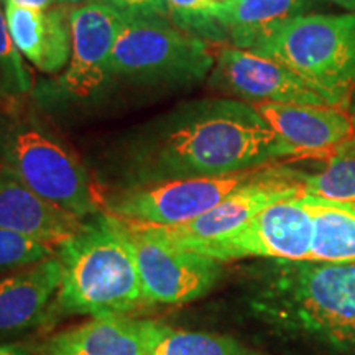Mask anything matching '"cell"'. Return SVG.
Segmentation results:
<instances>
[{
  "label": "cell",
  "instance_id": "6da1fadb",
  "mask_svg": "<svg viewBox=\"0 0 355 355\" xmlns=\"http://www.w3.org/2000/svg\"><path fill=\"white\" fill-rule=\"evenodd\" d=\"M291 155L254 104L199 99L133 132L122 146L119 173L122 186L225 176Z\"/></svg>",
  "mask_w": 355,
  "mask_h": 355
},
{
  "label": "cell",
  "instance_id": "7a4b0ae2",
  "mask_svg": "<svg viewBox=\"0 0 355 355\" xmlns=\"http://www.w3.org/2000/svg\"><path fill=\"white\" fill-rule=\"evenodd\" d=\"M248 308L283 336L355 347V261L273 260L255 275Z\"/></svg>",
  "mask_w": 355,
  "mask_h": 355
},
{
  "label": "cell",
  "instance_id": "3957f363",
  "mask_svg": "<svg viewBox=\"0 0 355 355\" xmlns=\"http://www.w3.org/2000/svg\"><path fill=\"white\" fill-rule=\"evenodd\" d=\"M61 285L53 301L58 316L127 314L144 304L140 275L127 229L117 217L96 214L58 248Z\"/></svg>",
  "mask_w": 355,
  "mask_h": 355
},
{
  "label": "cell",
  "instance_id": "277c9868",
  "mask_svg": "<svg viewBox=\"0 0 355 355\" xmlns=\"http://www.w3.org/2000/svg\"><path fill=\"white\" fill-rule=\"evenodd\" d=\"M250 51L286 66L334 107L349 109L355 89V13L293 17Z\"/></svg>",
  "mask_w": 355,
  "mask_h": 355
},
{
  "label": "cell",
  "instance_id": "5b68a950",
  "mask_svg": "<svg viewBox=\"0 0 355 355\" xmlns=\"http://www.w3.org/2000/svg\"><path fill=\"white\" fill-rule=\"evenodd\" d=\"M0 166L79 219L99 214V201L86 168L63 141L32 119L13 117L0 135Z\"/></svg>",
  "mask_w": 355,
  "mask_h": 355
},
{
  "label": "cell",
  "instance_id": "8992f818",
  "mask_svg": "<svg viewBox=\"0 0 355 355\" xmlns=\"http://www.w3.org/2000/svg\"><path fill=\"white\" fill-rule=\"evenodd\" d=\"M214 68L206 40L168 20H125L110 61V76L150 86L202 81Z\"/></svg>",
  "mask_w": 355,
  "mask_h": 355
},
{
  "label": "cell",
  "instance_id": "52a82bcc",
  "mask_svg": "<svg viewBox=\"0 0 355 355\" xmlns=\"http://www.w3.org/2000/svg\"><path fill=\"white\" fill-rule=\"evenodd\" d=\"M261 168L225 176L188 178L121 186L107 194L105 212L132 224L171 227L207 212L235 189L250 183Z\"/></svg>",
  "mask_w": 355,
  "mask_h": 355
},
{
  "label": "cell",
  "instance_id": "ba28073f",
  "mask_svg": "<svg viewBox=\"0 0 355 355\" xmlns=\"http://www.w3.org/2000/svg\"><path fill=\"white\" fill-rule=\"evenodd\" d=\"M122 224L135 254L144 303L184 304L214 288L222 273L220 261L178 247L145 225Z\"/></svg>",
  "mask_w": 355,
  "mask_h": 355
},
{
  "label": "cell",
  "instance_id": "9c48e42d",
  "mask_svg": "<svg viewBox=\"0 0 355 355\" xmlns=\"http://www.w3.org/2000/svg\"><path fill=\"white\" fill-rule=\"evenodd\" d=\"M313 234V216L304 198L298 196L270 204L225 237L178 247L206 255L220 263L252 257L308 260Z\"/></svg>",
  "mask_w": 355,
  "mask_h": 355
},
{
  "label": "cell",
  "instance_id": "30bf717a",
  "mask_svg": "<svg viewBox=\"0 0 355 355\" xmlns=\"http://www.w3.org/2000/svg\"><path fill=\"white\" fill-rule=\"evenodd\" d=\"M298 196H303L298 173L282 168H266L250 183L235 189L196 219L171 227H145L152 229L159 237L175 245L216 241L242 227L257 212L268 207L270 204Z\"/></svg>",
  "mask_w": 355,
  "mask_h": 355
},
{
  "label": "cell",
  "instance_id": "8fae6325",
  "mask_svg": "<svg viewBox=\"0 0 355 355\" xmlns=\"http://www.w3.org/2000/svg\"><path fill=\"white\" fill-rule=\"evenodd\" d=\"M212 86L250 102L331 105L298 74L270 58L241 48H224L211 76ZM334 107V105H332Z\"/></svg>",
  "mask_w": 355,
  "mask_h": 355
},
{
  "label": "cell",
  "instance_id": "7c38bea8",
  "mask_svg": "<svg viewBox=\"0 0 355 355\" xmlns=\"http://www.w3.org/2000/svg\"><path fill=\"white\" fill-rule=\"evenodd\" d=\"M125 19L104 2L71 8V58L61 87L74 97H89L110 78V61Z\"/></svg>",
  "mask_w": 355,
  "mask_h": 355
},
{
  "label": "cell",
  "instance_id": "4fadbf2b",
  "mask_svg": "<svg viewBox=\"0 0 355 355\" xmlns=\"http://www.w3.org/2000/svg\"><path fill=\"white\" fill-rule=\"evenodd\" d=\"M165 324L112 314L96 316L42 340L37 355H150Z\"/></svg>",
  "mask_w": 355,
  "mask_h": 355
},
{
  "label": "cell",
  "instance_id": "5bb4252c",
  "mask_svg": "<svg viewBox=\"0 0 355 355\" xmlns=\"http://www.w3.org/2000/svg\"><path fill=\"white\" fill-rule=\"evenodd\" d=\"M254 105L296 157L313 158L355 139L354 119L340 107L277 102Z\"/></svg>",
  "mask_w": 355,
  "mask_h": 355
},
{
  "label": "cell",
  "instance_id": "9a60e30c",
  "mask_svg": "<svg viewBox=\"0 0 355 355\" xmlns=\"http://www.w3.org/2000/svg\"><path fill=\"white\" fill-rule=\"evenodd\" d=\"M86 219L61 209L0 166V229L60 248L83 229Z\"/></svg>",
  "mask_w": 355,
  "mask_h": 355
},
{
  "label": "cell",
  "instance_id": "2e32d148",
  "mask_svg": "<svg viewBox=\"0 0 355 355\" xmlns=\"http://www.w3.org/2000/svg\"><path fill=\"white\" fill-rule=\"evenodd\" d=\"M8 33L26 61L44 74L66 68L71 58V10L58 6L35 10L3 3Z\"/></svg>",
  "mask_w": 355,
  "mask_h": 355
},
{
  "label": "cell",
  "instance_id": "e0dca14e",
  "mask_svg": "<svg viewBox=\"0 0 355 355\" xmlns=\"http://www.w3.org/2000/svg\"><path fill=\"white\" fill-rule=\"evenodd\" d=\"M60 285L58 254L0 279V334L25 331L46 318Z\"/></svg>",
  "mask_w": 355,
  "mask_h": 355
},
{
  "label": "cell",
  "instance_id": "ac0fdd59",
  "mask_svg": "<svg viewBox=\"0 0 355 355\" xmlns=\"http://www.w3.org/2000/svg\"><path fill=\"white\" fill-rule=\"evenodd\" d=\"M311 0H229L216 8V20L235 48L248 50L293 17L303 15Z\"/></svg>",
  "mask_w": 355,
  "mask_h": 355
},
{
  "label": "cell",
  "instance_id": "d6986e66",
  "mask_svg": "<svg viewBox=\"0 0 355 355\" xmlns=\"http://www.w3.org/2000/svg\"><path fill=\"white\" fill-rule=\"evenodd\" d=\"M303 198L314 224L308 261H355V202Z\"/></svg>",
  "mask_w": 355,
  "mask_h": 355
},
{
  "label": "cell",
  "instance_id": "ffe728a7",
  "mask_svg": "<svg viewBox=\"0 0 355 355\" xmlns=\"http://www.w3.org/2000/svg\"><path fill=\"white\" fill-rule=\"evenodd\" d=\"M313 158L324 159L326 165L316 173H298L304 196L355 202V139Z\"/></svg>",
  "mask_w": 355,
  "mask_h": 355
},
{
  "label": "cell",
  "instance_id": "44dd1931",
  "mask_svg": "<svg viewBox=\"0 0 355 355\" xmlns=\"http://www.w3.org/2000/svg\"><path fill=\"white\" fill-rule=\"evenodd\" d=\"M32 76L8 33L6 17L0 6V115L19 117L32 92Z\"/></svg>",
  "mask_w": 355,
  "mask_h": 355
},
{
  "label": "cell",
  "instance_id": "7402d4cb",
  "mask_svg": "<svg viewBox=\"0 0 355 355\" xmlns=\"http://www.w3.org/2000/svg\"><path fill=\"white\" fill-rule=\"evenodd\" d=\"M150 355H266L222 334L175 331L166 326Z\"/></svg>",
  "mask_w": 355,
  "mask_h": 355
},
{
  "label": "cell",
  "instance_id": "603a6c76",
  "mask_svg": "<svg viewBox=\"0 0 355 355\" xmlns=\"http://www.w3.org/2000/svg\"><path fill=\"white\" fill-rule=\"evenodd\" d=\"M171 24L193 37L202 40L224 38L225 30L216 20L217 3L211 0H166Z\"/></svg>",
  "mask_w": 355,
  "mask_h": 355
},
{
  "label": "cell",
  "instance_id": "cb8c5ba5",
  "mask_svg": "<svg viewBox=\"0 0 355 355\" xmlns=\"http://www.w3.org/2000/svg\"><path fill=\"white\" fill-rule=\"evenodd\" d=\"M58 254V248L0 229V272L38 263Z\"/></svg>",
  "mask_w": 355,
  "mask_h": 355
},
{
  "label": "cell",
  "instance_id": "d4e9b609",
  "mask_svg": "<svg viewBox=\"0 0 355 355\" xmlns=\"http://www.w3.org/2000/svg\"><path fill=\"white\" fill-rule=\"evenodd\" d=\"M125 20H170L166 0H102Z\"/></svg>",
  "mask_w": 355,
  "mask_h": 355
},
{
  "label": "cell",
  "instance_id": "484cf974",
  "mask_svg": "<svg viewBox=\"0 0 355 355\" xmlns=\"http://www.w3.org/2000/svg\"><path fill=\"white\" fill-rule=\"evenodd\" d=\"M3 3H13V6L25 7V8H35V10H46L58 6V0H0V6Z\"/></svg>",
  "mask_w": 355,
  "mask_h": 355
},
{
  "label": "cell",
  "instance_id": "4316f807",
  "mask_svg": "<svg viewBox=\"0 0 355 355\" xmlns=\"http://www.w3.org/2000/svg\"><path fill=\"white\" fill-rule=\"evenodd\" d=\"M0 355H37V352L24 344H0Z\"/></svg>",
  "mask_w": 355,
  "mask_h": 355
},
{
  "label": "cell",
  "instance_id": "83f0119b",
  "mask_svg": "<svg viewBox=\"0 0 355 355\" xmlns=\"http://www.w3.org/2000/svg\"><path fill=\"white\" fill-rule=\"evenodd\" d=\"M331 2L336 3V6L345 8V10L355 12V0H331Z\"/></svg>",
  "mask_w": 355,
  "mask_h": 355
},
{
  "label": "cell",
  "instance_id": "f1b7e54d",
  "mask_svg": "<svg viewBox=\"0 0 355 355\" xmlns=\"http://www.w3.org/2000/svg\"><path fill=\"white\" fill-rule=\"evenodd\" d=\"M60 3H63V6H83V3H89V2H96V0H58Z\"/></svg>",
  "mask_w": 355,
  "mask_h": 355
},
{
  "label": "cell",
  "instance_id": "f546056e",
  "mask_svg": "<svg viewBox=\"0 0 355 355\" xmlns=\"http://www.w3.org/2000/svg\"><path fill=\"white\" fill-rule=\"evenodd\" d=\"M212 3H217V6H219V3H225V2H229V0H211Z\"/></svg>",
  "mask_w": 355,
  "mask_h": 355
},
{
  "label": "cell",
  "instance_id": "4dcf8cb0",
  "mask_svg": "<svg viewBox=\"0 0 355 355\" xmlns=\"http://www.w3.org/2000/svg\"><path fill=\"white\" fill-rule=\"evenodd\" d=\"M352 119H354V123H355V110H354V117Z\"/></svg>",
  "mask_w": 355,
  "mask_h": 355
}]
</instances>
